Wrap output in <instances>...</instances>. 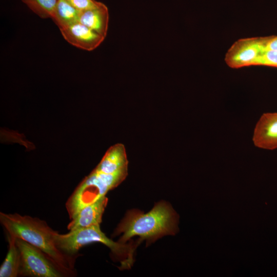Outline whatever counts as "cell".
<instances>
[{"label":"cell","instance_id":"obj_1","mask_svg":"<svg viewBox=\"0 0 277 277\" xmlns=\"http://www.w3.org/2000/svg\"><path fill=\"white\" fill-rule=\"evenodd\" d=\"M0 222L9 235L21 239L36 247L47 255L67 276H76L75 264L77 256L68 254L57 246L56 232L37 217L17 213L0 212Z\"/></svg>","mask_w":277,"mask_h":277},{"label":"cell","instance_id":"obj_2","mask_svg":"<svg viewBox=\"0 0 277 277\" xmlns=\"http://www.w3.org/2000/svg\"><path fill=\"white\" fill-rule=\"evenodd\" d=\"M177 215L170 206L160 202L146 213L132 210L115 230L114 235H123L119 242L125 244L134 236L153 241L167 234H174L177 230Z\"/></svg>","mask_w":277,"mask_h":277},{"label":"cell","instance_id":"obj_3","mask_svg":"<svg viewBox=\"0 0 277 277\" xmlns=\"http://www.w3.org/2000/svg\"><path fill=\"white\" fill-rule=\"evenodd\" d=\"M128 169L108 173L95 168L75 188L66 204L70 219L83 207L106 196L126 177Z\"/></svg>","mask_w":277,"mask_h":277},{"label":"cell","instance_id":"obj_4","mask_svg":"<svg viewBox=\"0 0 277 277\" xmlns=\"http://www.w3.org/2000/svg\"><path fill=\"white\" fill-rule=\"evenodd\" d=\"M54 237L58 248L69 255H80L77 252L82 247L93 243H101L109 248L115 255L126 256L128 264L132 260L133 246L115 242L108 238L101 230L100 225L76 229L66 234H60L56 231Z\"/></svg>","mask_w":277,"mask_h":277},{"label":"cell","instance_id":"obj_5","mask_svg":"<svg viewBox=\"0 0 277 277\" xmlns=\"http://www.w3.org/2000/svg\"><path fill=\"white\" fill-rule=\"evenodd\" d=\"M21 256L19 276L67 277L43 251L27 242L16 238Z\"/></svg>","mask_w":277,"mask_h":277},{"label":"cell","instance_id":"obj_6","mask_svg":"<svg viewBox=\"0 0 277 277\" xmlns=\"http://www.w3.org/2000/svg\"><path fill=\"white\" fill-rule=\"evenodd\" d=\"M268 38H251L239 41L227 54V63L233 68L254 65L257 58L266 50Z\"/></svg>","mask_w":277,"mask_h":277},{"label":"cell","instance_id":"obj_7","mask_svg":"<svg viewBox=\"0 0 277 277\" xmlns=\"http://www.w3.org/2000/svg\"><path fill=\"white\" fill-rule=\"evenodd\" d=\"M60 30L69 44L89 51L97 48L105 38L79 22Z\"/></svg>","mask_w":277,"mask_h":277},{"label":"cell","instance_id":"obj_8","mask_svg":"<svg viewBox=\"0 0 277 277\" xmlns=\"http://www.w3.org/2000/svg\"><path fill=\"white\" fill-rule=\"evenodd\" d=\"M254 145L266 150L277 149V112L263 113L254 129Z\"/></svg>","mask_w":277,"mask_h":277},{"label":"cell","instance_id":"obj_9","mask_svg":"<svg viewBox=\"0 0 277 277\" xmlns=\"http://www.w3.org/2000/svg\"><path fill=\"white\" fill-rule=\"evenodd\" d=\"M108 199L104 196L82 208L67 225L69 231L100 225Z\"/></svg>","mask_w":277,"mask_h":277},{"label":"cell","instance_id":"obj_10","mask_svg":"<svg viewBox=\"0 0 277 277\" xmlns=\"http://www.w3.org/2000/svg\"><path fill=\"white\" fill-rule=\"evenodd\" d=\"M109 20V10L103 3L98 2L93 7L81 11L79 22L106 37Z\"/></svg>","mask_w":277,"mask_h":277},{"label":"cell","instance_id":"obj_11","mask_svg":"<svg viewBox=\"0 0 277 277\" xmlns=\"http://www.w3.org/2000/svg\"><path fill=\"white\" fill-rule=\"evenodd\" d=\"M9 248L4 261L0 267V277L19 276L21 256L16 238L7 234Z\"/></svg>","mask_w":277,"mask_h":277},{"label":"cell","instance_id":"obj_12","mask_svg":"<svg viewBox=\"0 0 277 277\" xmlns=\"http://www.w3.org/2000/svg\"><path fill=\"white\" fill-rule=\"evenodd\" d=\"M80 13L68 0H58L51 18L61 30L79 22Z\"/></svg>","mask_w":277,"mask_h":277},{"label":"cell","instance_id":"obj_13","mask_svg":"<svg viewBox=\"0 0 277 277\" xmlns=\"http://www.w3.org/2000/svg\"><path fill=\"white\" fill-rule=\"evenodd\" d=\"M42 18H51L58 0H21Z\"/></svg>","mask_w":277,"mask_h":277},{"label":"cell","instance_id":"obj_14","mask_svg":"<svg viewBox=\"0 0 277 277\" xmlns=\"http://www.w3.org/2000/svg\"><path fill=\"white\" fill-rule=\"evenodd\" d=\"M254 65H263L277 68V51L265 50L257 58Z\"/></svg>","mask_w":277,"mask_h":277},{"label":"cell","instance_id":"obj_15","mask_svg":"<svg viewBox=\"0 0 277 277\" xmlns=\"http://www.w3.org/2000/svg\"><path fill=\"white\" fill-rule=\"evenodd\" d=\"M266 50L277 51V36L268 38Z\"/></svg>","mask_w":277,"mask_h":277}]
</instances>
